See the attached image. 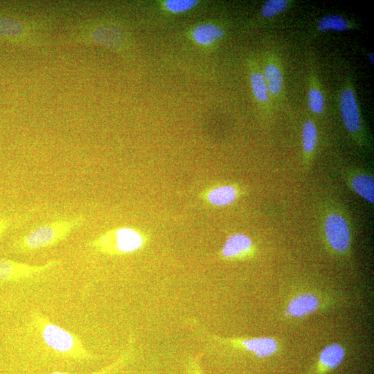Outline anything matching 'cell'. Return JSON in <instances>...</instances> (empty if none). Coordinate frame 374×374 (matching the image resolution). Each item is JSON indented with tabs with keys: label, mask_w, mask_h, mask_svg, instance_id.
Here are the masks:
<instances>
[{
	"label": "cell",
	"mask_w": 374,
	"mask_h": 374,
	"mask_svg": "<svg viewBox=\"0 0 374 374\" xmlns=\"http://www.w3.org/2000/svg\"><path fill=\"white\" fill-rule=\"evenodd\" d=\"M26 332L31 350L43 356L78 362L92 358L91 353L78 336L40 313L32 315Z\"/></svg>",
	"instance_id": "cell-1"
},
{
	"label": "cell",
	"mask_w": 374,
	"mask_h": 374,
	"mask_svg": "<svg viewBox=\"0 0 374 374\" xmlns=\"http://www.w3.org/2000/svg\"><path fill=\"white\" fill-rule=\"evenodd\" d=\"M84 215L62 217L40 224L17 238L12 243L15 251L19 253H31L58 244L66 239L84 222Z\"/></svg>",
	"instance_id": "cell-2"
},
{
	"label": "cell",
	"mask_w": 374,
	"mask_h": 374,
	"mask_svg": "<svg viewBox=\"0 0 374 374\" xmlns=\"http://www.w3.org/2000/svg\"><path fill=\"white\" fill-rule=\"evenodd\" d=\"M320 226L326 243L333 252L343 254L348 251L353 225L342 204L332 199L323 202L320 211Z\"/></svg>",
	"instance_id": "cell-3"
},
{
	"label": "cell",
	"mask_w": 374,
	"mask_h": 374,
	"mask_svg": "<svg viewBox=\"0 0 374 374\" xmlns=\"http://www.w3.org/2000/svg\"><path fill=\"white\" fill-rule=\"evenodd\" d=\"M339 107L344 126L353 143L362 150L371 147L364 126L355 89L350 78L342 83L339 95Z\"/></svg>",
	"instance_id": "cell-4"
},
{
	"label": "cell",
	"mask_w": 374,
	"mask_h": 374,
	"mask_svg": "<svg viewBox=\"0 0 374 374\" xmlns=\"http://www.w3.org/2000/svg\"><path fill=\"white\" fill-rule=\"evenodd\" d=\"M143 243V237L139 231L130 227H121L98 236L89 245L103 253L114 255L134 252Z\"/></svg>",
	"instance_id": "cell-5"
},
{
	"label": "cell",
	"mask_w": 374,
	"mask_h": 374,
	"mask_svg": "<svg viewBox=\"0 0 374 374\" xmlns=\"http://www.w3.org/2000/svg\"><path fill=\"white\" fill-rule=\"evenodd\" d=\"M60 260H51L42 265H30L11 259H0V283L30 280L55 268Z\"/></svg>",
	"instance_id": "cell-6"
},
{
	"label": "cell",
	"mask_w": 374,
	"mask_h": 374,
	"mask_svg": "<svg viewBox=\"0 0 374 374\" xmlns=\"http://www.w3.org/2000/svg\"><path fill=\"white\" fill-rule=\"evenodd\" d=\"M262 64V71L273 105L280 104L283 101L285 96L284 72L281 60L274 51H266Z\"/></svg>",
	"instance_id": "cell-7"
},
{
	"label": "cell",
	"mask_w": 374,
	"mask_h": 374,
	"mask_svg": "<svg viewBox=\"0 0 374 374\" xmlns=\"http://www.w3.org/2000/svg\"><path fill=\"white\" fill-rule=\"evenodd\" d=\"M342 176L351 191L373 204L374 179L370 172L357 167H348L343 169Z\"/></svg>",
	"instance_id": "cell-8"
},
{
	"label": "cell",
	"mask_w": 374,
	"mask_h": 374,
	"mask_svg": "<svg viewBox=\"0 0 374 374\" xmlns=\"http://www.w3.org/2000/svg\"><path fill=\"white\" fill-rule=\"evenodd\" d=\"M249 80L251 93L257 105L265 114V117L271 118L274 105L263 76L262 67L256 61L251 63Z\"/></svg>",
	"instance_id": "cell-9"
},
{
	"label": "cell",
	"mask_w": 374,
	"mask_h": 374,
	"mask_svg": "<svg viewBox=\"0 0 374 374\" xmlns=\"http://www.w3.org/2000/svg\"><path fill=\"white\" fill-rule=\"evenodd\" d=\"M308 106L311 113L321 116L325 113L326 99L317 71L310 68L308 79Z\"/></svg>",
	"instance_id": "cell-10"
},
{
	"label": "cell",
	"mask_w": 374,
	"mask_h": 374,
	"mask_svg": "<svg viewBox=\"0 0 374 374\" xmlns=\"http://www.w3.org/2000/svg\"><path fill=\"white\" fill-rule=\"evenodd\" d=\"M318 138V129L315 122L310 118H306L301 131L303 158L305 165H309L314 157Z\"/></svg>",
	"instance_id": "cell-11"
},
{
	"label": "cell",
	"mask_w": 374,
	"mask_h": 374,
	"mask_svg": "<svg viewBox=\"0 0 374 374\" xmlns=\"http://www.w3.org/2000/svg\"><path fill=\"white\" fill-rule=\"evenodd\" d=\"M253 249V242L251 238L243 233H234L226 240L222 253L226 258L245 256Z\"/></svg>",
	"instance_id": "cell-12"
},
{
	"label": "cell",
	"mask_w": 374,
	"mask_h": 374,
	"mask_svg": "<svg viewBox=\"0 0 374 374\" xmlns=\"http://www.w3.org/2000/svg\"><path fill=\"white\" fill-rule=\"evenodd\" d=\"M315 28L320 33L345 32L357 29L355 23L342 15L328 14L317 21Z\"/></svg>",
	"instance_id": "cell-13"
},
{
	"label": "cell",
	"mask_w": 374,
	"mask_h": 374,
	"mask_svg": "<svg viewBox=\"0 0 374 374\" xmlns=\"http://www.w3.org/2000/svg\"><path fill=\"white\" fill-rule=\"evenodd\" d=\"M319 305L317 297L310 293L299 294L292 299L288 304L287 314L301 317L315 311Z\"/></svg>",
	"instance_id": "cell-14"
},
{
	"label": "cell",
	"mask_w": 374,
	"mask_h": 374,
	"mask_svg": "<svg viewBox=\"0 0 374 374\" xmlns=\"http://www.w3.org/2000/svg\"><path fill=\"white\" fill-rule=\"evenodd\" d=\"M224 34L220 26L213 24H203L193 29L192 35L198 44L208 46L221 39Z\"/></svg>",
	"instance_id": "cell-15"
},
{
	"label": "cell",
	"mask_w": 374,
	"mask_h": 374,
	"mask_svg": "<svg viewBox=\"0 0 374 374\" xmlns=\"http://www.w3.org/2000/svg\"><path fill=\"white\" fill-rule=\"evenodd\" d=\"M245 348L255 353L258 357L273 355L278 348L276 341L271 337H255L242 341Z\"/></svg>",
	"instance_id": "cell-16"
},
{
	"label": "cell",
	"mask_w": 374,
	"mask_h": 374,
	"mask_svg": "<svg viewBox=\"0 0 374 374\" xmlns=\"http://www.w3.org/2000/svg\"><path fill=\"white\" fill-rule=\"evenodd\" d=\"M236 188L224 185L213 188L208 194V201L213 205L224 206L232 204L238 197Z\"/></svg>",
	"instance_id": "cell-17"
},
{
	"label": "cell",
	"mask_w": 374,
	"mask_h": 374,
	"mask_svg": "<svg viewBox=\"0 0 374 374\" xmlns=\"http://www.w3.org/2000/svg\"><path fill=\"white\" fill-rule=\"evenodd\" d=\"M292 3L290 0H267L262 4L259 15L265 21L271 20L288 10Z\"/></svg>",
	"instance_id": "cell-18"
},
{
	"label": "cell",
	"mask_w": 374,
	"mask_h": 374,
	"mask_svg": "<svg viewBox=\"0 0 374 374\" xmlns=\"http://www.w3.org/2000/svg\"><path fill=\"white\" fill-rule=\"evenodd\" d=\"M344 355V349L341 345L332 344L323 349L319 356V361L324 368L331 369L340 364Z\"/></svg>",
	"instance_id": "cell-19"
},
{
	"label": "cell",
	"mask_w": 374,
	"mask_h": 374,
	"mask_svg": "<svg viewBox=\"0 0 374 374\" xmlns=\"http://www.w3.org/2000/svg\"><path fill=\"white\" fill-rule=\"evenodd\" d=\"M197 3L195 0H167L164 6L170 12L181 13L190 10Z\"/></svg>",
	"instance_id": "cell-20"
},
{
	"label": "cell",
	"mask_w": 374,
	"mask_h": 374,
	"mask_svg": "<svg viewBox=\"0 0 374 374\" xmlns=\"http://www.w3.org/2000/svg\"><path fill=\"white\" fill-rule=\"evenodd\" d=\"M22 30L20 24L9 19L0 18V34L8 35H19Z\"/></svg>",
	"instance_id": "cell-21"
},
{
	"label": "cell",
	"mask_w": 374,
	"mask_h": 374,
	"mask_svg": "<svg viewBox=\"0 0 374 374\" xmlns=\"http://www.w3.org/2000/svg\"><path fill=\"white\" fill-rule=\"evenodd\" d=\"M11 222L8 217H0V238L10 226Z\"/></svg>",
	"instance_id": "cell-22"
},
{
	"label": "cell",
	"mask_w": 374,
	"mask_h": 374,
	"mask_svg": "<svg viewBox=\"0 0 374 374\" xmlns=\"http://www.w3.org/2000/svg\"><path fill=\"white\" fill-rule=\"evenodd\" d=\"M368 58L370 64L372 66H373L374 65V53L373 52H369L368 55Z\"/></svg>",
	"instance_id": "cell-23"
}]
</instances>
